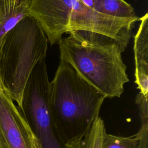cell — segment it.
Masks as SVG:
<instances>
[{
  "label": "cell",
  "mask_w": 148,
  "mask_h": 148,
  "mask_svg": "<svg viewBox=\"0 0 148 148\" xmlns=\"http://www.w3.org/2000/svg\"><path fill=\"white\" fill-rule=\"evenodd\" d=\"M58 42L60 57L106 98H119L129 82L123 51L114 39L87 31H72Z\"/></svg>",
  "instance_id": "6da1fadb"
},
{
  "label": "cell",
  "mask_w": 148,
  "mask_h": 148,
  "mask_svg": "<svg viewBox=\"0 0 148 148\" xmlns=\"http://www.w3.org/2000/svg\"><path fill=\"white\" fill-rule=\"evenodd\" d=\"M106 96L60 57L50 82L49 106L57 132L65 143L84 133L99 116Z\"/></svg>",
  "instance_id": "7a4b0ae2"
},
{
  "label": "cell",
  "mask_w": 148,
  "mask_h": 148,
  "mask_svg": "<svg viewBox=\"0 0 148 148\" xmlns=\"http://www.w3.org/2000/svg\"><path fill=\"white\" fill-rule=\"evenodd\" d=\"M29 16L35 18L52 46L64 33L82 30L108 36L119 44L123 52L131 38L135 18H119L101 14L79 0H32Z\"/></svg>",
  "instance_id": "3957f363"
},
{
  "label": "cell",
  "mask_w": 148,
  "mask_h": 148,
  "mask_svg": "<svg viewBox=\"0 0 148 148\" xmlns=\"http://www.w3.org/2000/svg\"><path fill=\"white\" fill-rule=\"evenodd\" d=\"M47 37L38 21L27 16L6 34L0 49V79L19 109L28 79L46 58Z\"/></svg>",
  "instance_id": "277c9868"
},
{
  "label": "cell",
  "mask_w": 148,
  "mask_h": 148,
  "mask_svg": "<svg viewBox=\"0 0 148 148\" xmlns=\"http://www.w3.org/2000/svg\"><path fill=\"white\" fill-rule=\"evenodd\" d=\"M45 58L33 68L24 88L22 108L19 110L40 148H65L57 132L49 109L50 82Z\"/></svg>",
  "instance_id": "5b68a950"
},
{
  "label": "cell",
  "mask_w": 148,
  "mask_h": 148,
  "mask_svg": "<svg viewBox=\"0 0 148 148\" xmlns=\"http://www.w3.org/2000/svg\"><path fill=\"white\" fill-rule=\"evenodd\" d=\"M19 113L0 79V148H29Z\"/></svg>",
  "instance_id": "8992f818"
},
{
  "label": "cell",
  "mask_w": 148,
  "mask_h": 148,
  "mask_svg": "<svg viewBox=\"0 0 148 148\" xmlns=\"http://www.w3.org/2000/svg\"><path fill=\"white\" fill-rule=\"evenodd\" d=\"M140 23L134 37L135 83L139 92L148 94V14L140 18Z\"/></svg>",
  "instance_id": "52a82bcc"
},
{
  "label": "cell",
  "mask_w": 148,
  "mask_h": 148,
  "mask_svg": "<svg viewBox=\"0 0 148 148\" xmlns=\"http://www.w3.org/2000/svg\"><path fill=\"white\" fill-rule=\"evenodd\" d=\"M32 0H0V42L10 30L28 16Z\"/></svg>",
  "instance_id": "ba28073f"
},
{
  "label": "cell",
  "mask_w": 148,
  "mask_h": 148,
  "mask_svg": "<svg viewBox=\"0 0 148 148\" xmlns=\"http://www.w3.org/2000/svg\"><path fill=\"white\" fill-rule=\"evenodd\" d=\"M106 129L103 120L98 116L87 130L79 137L64 144L65 148H101Z\"/></svg>",
  "instance_id": "9c48e42d"
},
{
  "label": "cell",
  "mask_w": 148,
  "mask_h": 148,
  "mask_svg": "<svg viewBox=\"0 0 148 148\" xmlns=\"http://www.w3.org/2000/svg\"><path fill=\"white\" fill-rule=\"evenodd\" d=\"M93 9L99 13L114 17H138L134 8L124 0H94Z\"/></svg>",
  "instance_id": "30bf717a"
},
{
  "label": "cell",
  "mask_w": 148,
  "mask_h": 148,
  "mask_svg": "<svg viewBox=\"0 0 148 148\" xmlns=\"http://www.w3.org/2000/svg\"><path fill=\"white\" fill-rule=\"evenodd\" d=\"M138 108L140 127L136 134L138 139V148H148V106L147 96L139 92L135 98Z\"/></svg>",
  "instance_id": "8fae6325"
},
{
  "label": "cell",
  "mask_w": 148,
  "mask_h": 148,
  "mask_svg": "<svg viewBox=\"0 0 148 148\" xmlns=\"http://www.w3.org/2000/svg\"><path fill=\"white\" fill-rule=\"evenodd\" d=\"M138 139L136 134L130 136H121L104 134L101 148H138Z\"/></svg>",
  "instance_id": "7c38bea8"
},
{
  "label": "cell",
  "mask_w": 148,
  "mask_h": 148,
  "mask_svg": "<svg viewBox=\"0 0 148 148\" xmlns=\"http://www.w3.org/2000/svg\"><path fill=\"white\" fill-rule=\"evenodd\" d=\"M18 117L24 131L29 148H40V146L37 139L34 135L27 121H26L20 111Z\"/></svg>",
  "instance_id": "4fadbf2b"
},
{
  "label": "cell",
  "mask_w": 148,
  "mask_h": 148,
  "mask_svg": "<svg viewBox=\"0 0 148 148\" xmlns=\"http://www.w3.org/2000/svg\"><path fill=\"white\" fill-rule=\"evenodd\" d=\"M85 6L93 9L94 7V0H79Z\"/></svg>",
  "instance_id": "5bb4252c"
},
{
  "label": "cell",
  "mask_w": 148,
  "mask_h": 148,
  "mask_svg": "<svg viewBox=\"0 0 148 148\" xmlns=\"http://www.w3.org/2000/svg\"><path fill=\"white\" fill-rule=\"evenodd\" d=\"M1 43H2V41L0 42V49H1Z\"/></svg>",
  "instance_id": "9a60e30c"
}]
</instances>
